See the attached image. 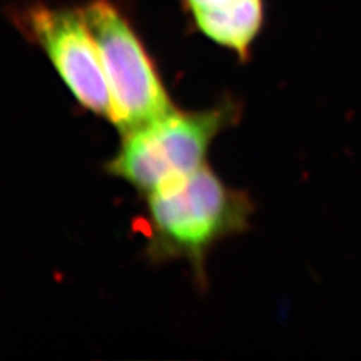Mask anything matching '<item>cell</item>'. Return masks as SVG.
I'll return each mask as SVG.
<instances>
[{
	"instance_id": "cell-1",
	"label": "cell",
	"mask_w": 361,
	"mask_h": 361,
	"mask_svg": "<svg viewBox=\"0 0 361 361\" xmlns=\"http://www.w3.org/2000/svg\"><path fill=\"white\" fill-rule=\"evenodd\" d=\"M255 205L244 190L204 166L146 197L145 255L154 264L185 261L207 286V257L222 241L246 232Z\"/></svg>"
},
{
	"instance_id": "cell-2",
	"label": "cell",
	"mask_w": 361,
	"mask_h": 361,
	"mask_svg": "<svg viewBox=\"0 0 361 361\" xmlns=\"http://www.w3.org/2000/svg\"><path fill=\"white\" fill-rule=\"evenodd\" d=\"M243 107L231 97L204 110L178 107L122 137L106 171L145 198L207 166L219 134L238 123Z\"/></svg>"
},
{
	"instance_id": "cell-3",
	"label": "cell",
	"mask_w": 361,
	"mask_h": 361,
	"mask_svg": "<svg viewBox=\"0 0 361 361\" xmlns=\"http://www.w3.org/2000/svg\"><path fill=\"white\" fill-rule=\"evenodd\" d=\"M80 8L101 51L111 102L109 121L119 134L176 110L158 66L116 1L87 0Z\"/></svg>"
},
{
	"instance_id": "cell-4",
	"label": "cell",
	"mask_w": 361,
	"mask_h": 361,
	"mask_svg": "<svg viewBox=\"0 0 361 361\" xmlns=\"http://www.w3.org/2000/svg\"><path fill=\"white\" fill-rule=\"evenodd\" d=\"M10 18L44 52L77 104L109 121L111 102L104 62L82 8L32 0L13 6Z\"/></svg>"
},
{
	"instance_id": "cell-5",
	"label": "cell",
	"mask_w": 361,
	"mask_h": 361,
	"mask_svg": "<svg viewBox=\"0 0 361 361\" xmlns=\"http://www.w3.org/2000/svg\"><path fill=\"white\" fill-rule=\"evenodd\" d=\"M194 30L238 61L249 59L264 26V0H182Z\"/></svg>"
}]
</instances>
